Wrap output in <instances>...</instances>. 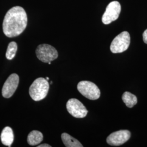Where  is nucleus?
<instances>
[{
  "instance_id": "1",
  "label": "nucleus",
  "mask_w": 147,
  "mask_h": 147,
  "mask_svg": "<svg viewBox=\"0 0 147 147\" xmlns=\"http://www.w3.org/2000/svg\"><path fill=\"white\" fill-rule=\"evenodd\" d=\"M27 25V16L24 9L16 6L6 13L3 22V31L7 37H16L25 30Z\"/></svg>"
},
{
  "instance_id": "2",
  "label": "nucleus",
  "mask_w": 147,
  "mask_h": 147,
  "mask_svg": "<svg viewBox=\"0 0 147 147\" xmlns=\"http://www.w3.org/2000/svg\"><path fill=\"white\" fill-rule=\"evenodd\" d=\"M49 90V84L47 80L42 78L36 79L29 89V94L32 99L36 101L44 99Z\"/></svg>"
},
{
  "instance_id": "3",
  "label": "nucleus",
  "mask_w": 147,
  "mask_h": 147,
  "mask_svg": "<svg viewBox=\"0 0 147 147\" xmlns=\"http://www.w3.org/2000/svg\"><path fill=\"white\" fill-rule=\"evenodd\" d=\"M77 87L79 92L89 100H96L100 97V89L90 81H82L78 84Z\"/></svg>"
},
{
  "instance_id": "4",
  "label": "nucleus",
  "mask_w": 147,
  "mask_h": 147,
  "mask_svg": "<svg viewBox=\"0 0 147 147\" xmlns=\"http://www.w3.org/2000/svg\"><path fill=\"white\" fill-rule=\"evenodd\" d=\"M130 44V36L129 32L124 31L115 38L111 42L110 50L113 53L125 51Z\"/></svg>"
},
{
  "instance_id": "5",
  "label": "nucleus",
  "mask_w": 147,
  "mask_h": 147,
  "mask_svg": "<svg viewBox=\"0 0 147 147\" xmlns=\"http://www.w3.org/2000/svg\"><path fill=\"white\" fill-rule=\"evenodd\" d=\"M37 58L44 63L51 62L58 57V53L56 49L53 46L43 44L37 47L36 51Z\"/></svg>"
},
{
  "instance_id": "6",
  "label": "nucleus",
  "mask_w": 147,
  "mask_h": 147,
  "mask_svg": "<svg viewBox=\"0 0 147 147\" xmlns=\"http://www.w3.org/2000/svg\"><path fill=\"white\" fill-rule=\"evenodd\" d=\"M121 11V5L118 1H112L106 7L102 17V21L105 25L110 24L118 19Z\"/></svg>"
},
{
  "instance_id": "7",
  "label": "nucleus",
  "mask_w": 147,
  "mask_h": 147,
  "mask_svg": "<svg viewBox=\"0 0 147 147\" xmlns=\"http://www.w3.org/2000/svg\"><path fill=\"white\" fill-rule=\"evenodd\" d=\"M66 106L69 113L77 118H84L88 113V111L84 104L76 99H69Z\"/></svg>"
},
{
  "instance_id": "8",
  "label": "nucleus",
  "mask_w": 147,
  "mask_h": 147,
  "mask_svg": "<svg viewBox=\"0 0 147 147\" xmlns=\"http://www.w3.org/2000/svg\"><path fill=\"white\" fill-rule=\"evenodd\" d=\"M19 83V77L16 74H12L5 81L2 89V94L5 98H9L14 94Z\"/></svg>"
},
{
  "instance_id": "9",
  "label": "nucleus",
  "mask_w": 147,
  "mask_h": 147,
  "mask_svg": "<svg viewBox=\"0 0 147 147\" xmlns=\"http://www.w3.org/2000/svg\"><path fill=\"white\" fill-rule=\"evenodd\" d=\"M130 132L127 130H121L114 132L107 137V143L113 146H119L127 142L130 138Z\"/></svg>"
},
{
  "instance_id": "10",
  "label": "nucleus",
  "mask_w": 147,
  "mask_h": 147,
  "mask_svg": "<svg viewBox=\"0 0 147 147\" xmlns=\"http://www.w3.org/2000/svg\"><path fill=\"white\" fill-rule=\"evenodd\" d=\"M14 134L11 127L9 126L5 127L3 129L1 135V140L3 144L8 147H11L14 141Z\"/></svg>"
},
{
  "instance_id": "11",
  "label": "nucleus",
  "mask_w": 147,
  "mask_h": 147,
  "mask_svg": "<svg viewBox=\"0 0 147 147\" xmlns=\"http://www.w3.org/2000/svg\"><path fill=\"white\" fill-rule=\"evenodd\" d=\"M43 135L41 132L32 131L27 136V142L30 146H36L42 142Z\"/></svg>"
},
{
  "instance_id": "12",
  "label": "nucleus",
  "mask_w": 147,
  "mask_h": 147,
  "mask_svg": "<svg viewBox=\"0 0 147 147\" xmlns=\"http://www.w3.org/2000/svg\"><path fill=\"white\" fill-rule=\"evenodd\" d=\"M62 140L65 146L67 147H82V144L73 137L67 133H63L61 136Z\"/></svg>"
},
{
  "instance_id": "13",
  "label": "nucleus",
  "mask_w": 147,
  "mask_h": 147,
  "mask_svg": "<svg viewBox=\"0 0 147 147\" xmlns=\"http://www.w3.org/2000/svg\"><path fill=\"white\" fill-rule=\"evenodd\" d=\"M122 100L126 106L129 108L134 107L137 103L136 96L128 92L124 93L122 95Z\"/></svg>"
},
{
  "instance_id": "14",
  "label": "nucleus",
  "mask_w": 147,
  "mask_h": 147,
  "mask_svg": "<svg viewBox=\"0 0 147 147\" xmlns=\"http://www.w3.org/2000/svg\"><path fill=\"white\" fill-rule=\"evenodd\" d=\"M18 46L17 44L14 42H11L7 47V50L5 53V57L9 60H11L14 58L16 56V53L17 51Z\"/></svg>"
},
{
  "instance_id": "15",
  "label": "nucleus",
  "mask_w": 147,
  "mask_h": 147,
  "mask_svg": "<svg viewBox=\"0 0 147 147\" xmlns=\"http://www.w3.org/2000/svg\"><path fill=\"white\" fill-rule=\"evenodd\" d=\"M143 42L146 44H147V29L143 33Z\"/></svg>"
},
{
  "instance_id": "16",
  "label": "nucleus",
  "mask_w": 147,
  "mask_h": 147,
  "mask_svg": "<svg viewBox=\"0 0 147 147\" xmlns=\"http://www.w3.org/2000/svg\"><path fill=\"white\" fill-rule=\"evenodd\" d=\"M51 146L48 144H42L38 146V147H51Z\"/></svg>"
},
{
  "instance_id": "17",
  "label": "nucleus",
  "mask_w": 147,
  "mask_h": 147,
  "mask_svg": "<svg viewBox=\"0 0 147 147\" xmlns=\"http://www.w3.org/2000/svg\"><path fill=\"white\" fill-rule=\"evenodd\" d=\"M46 80H47V81H48V80H49V78L48 77H47V78H46Z\"/></svg>"
}]
</instances>
